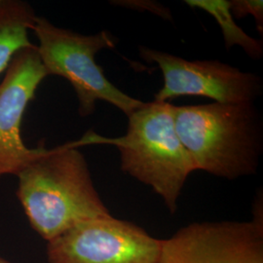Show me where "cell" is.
Here are the masks:
<instances>
[{
    "instance_id": "1",
    "label": "cell",
    "mask_w": 263,
    "mask_h": 263,
    "mask_svg": "<svg viewBox=\"0 0 263 263\" xmlns=\"http://www.w3.org/2000/svg\"><path fill=\"white\" fill-rule=\"evenodd\" d=\"M79 146V141L44 146L17 176L16 194L28 222L47 242L87 220L110 215Z\"/></svg>"
},
{
    "instance_id": "2",
    "label": "cell",
    "mask_w": 263,
    "mask_h": 263,
    "mask_svg": "<svg viewBox=\"0 0 263 263\" xmlns=\"http://www.w3.org/2000/svg\"><path fill=\"white\" fill-rule=\"evenodd\" d=\"M174 116L195 171L230 180L257 173L263 126L254 103L174 105Z\"/></svg>"
},
{
    "instance_id": "3",
    "label": "cell",
    "mask_w": 263,
    "mask_h": 263,
    "mask_svg": "<svg viewBox=\"0 0 263 263\" xmlns=\"http://www.w3.org/2000/svg\"><path fill=\"white\" fill-rule=\"evenodd\" d=\"M127 117V132L122 137L109 139L88 132L80 140L82 145L115 146L123 172L152 188L174 215L188 177L195 171L176 129L174 105L143 103Z\"/></svg>"
},
{
    "instance_id": "4",
    "label": "cell",
    "mask_w": 263,
    "mask_h": 263,
    "mask_svg": "<svg viewBox=\"0 0 263 263\" xmlns=\"http://www.w3.org/2000/svg\"><path fill=\"white\" fill-rule=\"evenodd\" d=\"M31 30L37 38L38 55L47 76H61L70 83L80 116L92 115L99 101L112 104L126 116L143 104L114 86L96 62L100 51L115 47L116 38L111 33L103 30L84 35L38 16Z\"/></svg>"
},
{
    "instance_id": "5",
    "label": "cell",
    "mask_w": 263,
    "mask_h": 263,
    "mask_svg": "<svg viewBox=\"0 0 263 263\" xmlns=\"http://www.w3.org/2000/svg\"><path fill=\"white\" fill-rule=\"evenodd\" d=\"M162 239L111 215L87 220L47 242L49 263H155Z\"/></svg>"
},
{
    "instance_id": "6",
    "label": "cell",
    "mask_w": 263,
    "mask_h": 263,
    "mask_svg": "<svg viewBox=\"0 0 263 263\" xmlns=\"http://www.w3.org/2000/svg\"><path fill=\"white\" fill-rule=\"evenodd\" d=\"M250 221L194 222L162 239L155 263H263L262 198Z\"/></svg>"
},
{
    "instance_id": "7",
    "label": "cell",
    "mask_w": 263,
    "mask_h": 263,
    "mask_svg": "<svg viewBox=\"0 0 263 263\" xmlns=\"http://www.w3.org/2000/svg\"><path fill=\"white\" fill-rule=\"evenodd\" d=\"M140 56L159 66L164 84L157 102L185 96L205 97L220 104L254 103L262 94L261 77L217 60L188 61L151 48L140 47Z\"/></svg>"
},
{
    "instance_id": "8",
    "label": "cell",
    "mask_w": 263,
    "mask_h": 263,
    "mask_svg": "<svg viewBox=\"0 0 263 263\" xmlns=\"http://www.w3.org/2000/svg\"><path fill=\"white\" fill-rule=\"evenodd\" d=\"M46 77L35 44L20 49L5 69L0 83V179L17 177L44 147H28L21 128L28 104Z\"/></svg>"
},
{
    "instance_id": "9",
    "label": "cell",
    "mask_w": 263,
    "mask_h": 263,
    "mask_svg": "<svg viewBox=\"0 0 263 263\" xmlns=\"http://www.w3.org/2000/svg\"><path fill=\"white\" fill-rule=\"evenodd\" d=\"M37 18L30 4L22 0H0V74L20 49L33 45L28 32Z\"/></svg>"
},
{
    "instance_id": "10",
    "label": "cell",
    "mask_w": 263,
    "mask_h": 263,
    "mask_svg": "<svg viewBox=\"0 0 263 263\" xmlns=\"http://www.w3.org/2000/svg\"><path fill=\"white\" fill-rule=\"evenodd\" d=\"M185 3L193 9L205 11L216 20L222 31L227 50L233 46L242 48L245 53L254 60H260L263 56L262 41L250 36L236 24L229 10L227 0H185Z\"/></svg>"
},
{
    "instance_id": "11",
    "label": "cell",
    "mask_w": 263,
    "mask_h": 263,
    "mask_svg": "<svg viewBox=\"0 0 263 263\" xmlns=\"http://www.w3.org/2000/svg\"><path fill=\"white\" fill-rule=\"evenodd\" d=\"M229 10L234 19L241 20L252 15L255 20L256 28L263 33V2L261 0H231Z\"/></svg>"
},
{
    "instance_id": "12",
    "label": "cell",
    "mask_w": 263,
    "mask_h": 263,
    "mask_svg": "<svg viewBox=\"0 0 263 263\" xmlns=\"http://www.w3.org/2000/svg\"><path fill=\"white\" fill-rule=\"evenodd\" d=\"M0 263H12L8 261V260H6V259H4V258H2L1 256H0Z\"/></svg>"
}]
</instances>
